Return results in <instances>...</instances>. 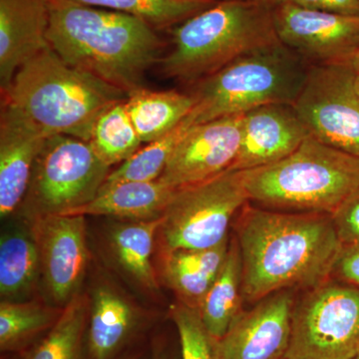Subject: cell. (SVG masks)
<instances>
[{"mask_svg": "<svg viewBox=\"0 0 359 359\" xmlns=\"http://www.w3.org/2000/svg\"><path fill=\"white\" fill-rule=\"evenodd\" d=\"M236 224L248 304L283 290L313 289L330 278L341 247L330 215L273 211L247 203Z\"/></svg>", "mask_w": 359, "mask_h": 359, "instance_id": "obj_1", "label": "cell"}, {"mask_svg": "<svg viewBox=\"0 0 359 359\" xmlns=\"http://www.w3.org/2000/svg\"><path fill=\"white\" fill-rule=\"evenodd\" d=\"M48 2L47 41L59 57L127 95L143 88L164 46L155 28L135 16L72 0Z\"/></svg>", "mask_w": 359, "mask_h": 359, "instance_id": "obj_2", "label": "cell"}, {"mask_svg": "<svg viewBox=\"0 0 359 359\" xmlns=\"http://www.w3.org/2000/svg\"><path fill=\"white\" fill-rule=\"evenodd\" d=\"M123 90L65 62L46 46L16 71L1 91L45 134L67 135L89 142L98 118L127 99Z\"/></svg>", "mask_w": 359, "mask_h": 359, "instance_id": "obj_3", "label": "cell"}, {"mask_svg": "<svg viewBox=\"0 0 359 359\" xmlns=\"http://www.w3.org/2000/svg\"><path fill=\"white\" fill-rule=\"evenodd\" d=\"M273 6L259 0H221L177 25L172 48L159 61L162 74L195 84L233 60L280 41Z\"/></svg>", "mask_w": 359, "mask_h": 359, "instance_id": "obj_4", "label": "cell"}, {"mask_svg": "<svg viewBox=\"0 0 359 359\" xmlns=\"http://www.w3.org/2000/svg\"><path fill=\"white\" fill-rule=\"evenodd\" d=\"M243 176L252 205L332 215L359 191V158L309 135L287 157Z\"/></svg>", "mask_w": 359, "mask_h": 359, "instance_id": "obj_5", "label": "cell"}, {"mask_svg": "<svg viewBox=\"0 0 359 359\" xmlns=\"http://www.w3.org/2000/svg\"><path fill=\"white\" fill-rule=\"evenodd\" d=\"M311 65L282 42L241 56L194 84V126L269 105H292L306 83Z\"/></svg>", "mask_w": 359, "mask_h": 359, "instance_id": "obj_6", "label": "cell"}, {"mask_svg": "<svg viewBox=\"0 0 359 359\" xmlns=\"http://www.w3.org/2000/svg\"><path fill=\"white\" fill-rule=\"evenodd\" d=\"M247 203L243 171L226 170L200 183L177 188L158 230L160 252L221 245L230 238L231 222Z\"/></svg>", "mask_w": 359, "mask_h": 359, "instance_id": "obj_7", "label": "cell"}, {"mask_svg": "<svg viewBox=\"0 0 359 359\" xmlns=\"http://www.w3.org/2000/svg\"><path fill=\"white\" fill-rule=\"evenodd\" d=\"M88 142L52 135L35 161L22 208L28 219L66 215L95 199L110 174Z\"/></svg>", "mask_w": 359, "mask_h": 359, "instance_id": "obj_8", "label": "cell"}, {"mask_svg": "<svg viewBox=\"0 0 359 359\" xmlns=\"http://www.w3.org/2000/svg\"><path fill=\"white\" fill-rule=\"evenodd\" d=\"M295 299L285 359H353L359 354V287L328 278Z\"/></svg>", "mask_w": 359, "mask_h": 359, "instance_id": "obj_9", "label": "cell"}, {"mask_svg": "<svg viewBox=\"0 0 359 359\" xmlns=\"http://www.w3.org/2000/svg\"><path fill=\"white\" fill-rule=\"evenodd\" d=\"M356 73L346 63L311 65L292 107L309 134L359 158V95Z\"/></svg>", "mask_w": 359, "mask_h": 359, "instance_id": "obj_10", "label": "cell"}, {"mask_svg": "<svg viewBox=\"0 0 359 359\" xmlns=\"http://www.w3.org/2000/svg\"><path fill=\"white\" fill-rule=\"evenodd\" d=\"M40 259V276L52 306L63 309L78 294L88 266L83 216L50 215L30 219Z\"/></svg>", "mask_w": 359, "mask_h": 359, "instance_id": "obj_11", "label": "cell"}, {"mask_svg": "<svg viewBox=\"0 0 359 359\" xmlns=\"http://www.w3.org/2000/svg\"><path fill=\"white\" fill-rule=\"evenodd\" d=\"M276 36L309 65L344 62L359 50V16L273 6Z\"/></svg>", "mask_w": 359, "mask_h": 359, "instance_id": "obj_12", "label": "cell"}, {"mask_svg": "<svg viewBox=\"0 0 359 359\" xmlns=\"http://www.w3.org/2000/svg\"><path fill=\"white\" fill-rule=\"evenodd\" d=\"M297 290H283L243 311L228 332L214 339L216 359H285Z\"/></svg>", "mask_w": 359, "mask_h": 359, "instance_id": "obj_13", "label": "cell"}, {"mask_svg": "<svg viewBox=\"0 0 359 359\" xmlns=\"http://www.w3.org/2000/svg\"><path fill=\"white\" fill-rule=\"evenodd\" d=\"M244 114L226 116L192 127L175 149L160 181L180 188L230 169L242 144Z\"/></svg>", "mask_w": 359, "mask_h": 359, "instance_id": "obj_14", "label": "cell"}, {"mask_svg": "<svg viewBox=\"0 0 359 359\" xmlns=\"http://www.w3.org/2000/svg\"><path fill=\"white\" fill-rule=\"evenodd\" d=\"M34 122L13 104L1 100L0 112V216L20 209L35 161L48 138Z\"/></svg>", "mask_w": 359, "mask_h": 359, "instance_id": "obj_15", "label": "cell"}, {"mask_svg": "<svg viewBox=\"0 0 359 359\" xmlns=\"http://www.w3.org/2000/svg\"><path fill=\"white\" fill-rule=\"evenodd\" d=\"M309 135L292 105L269 104L248 111L240 151L229 170L248 171L278 162L294 152Z\"/></svg>", "mask_w": 359, "mask_h": 359, "instance_id": "obj_16", "label": "cell"}, {"mask_svg": "<svg viewBox=\"0 0 359 359\" xmlns=\"http://www.w3.org/2000/svg\"><path fill=\"white\" fill-rule=\"evenodd\" d=\"M48 0H0L1 91L28 59L48 46Z\"/></svg>", "mask_w": 359, "mask_h": 359, "instance_id": "obj_17", "label": "cell"}, {"mask_svg": "<svg viewBox=\"0 0 359 359\" xmlns=\"http://www.w3.org/2000/svg\"><path fill=\"white\" fill-rule=\"evenodd\" d=\"M87 346L91 359H111L136 334L140 309L110 283L97 285L89 299Z\"/></svg>", "mask_w": 359, "mask_h": 359, "instance_id": "obj_18", "label": "cell"}, {"mask_svg": "<svg viewBox=\"0 0 359 359\" xmlns=\"http://www.w3.org/2000/svg\"><path fill=\"white\" fill-rule=\"evenodd\" d=\"M230 238L212 249L160 252V280L176 294L179 302L200 308L223 268Z\"/></svg>", "mask_w": 359, "mask_h": 359, "instance_id": "obj_19", "label": "cell"}, {"mask_svg": "<svg viewBox=\"0 0 359 359\" xmlns=\"http://www.w3.org/2000/svg\"><path fill=\"white\" fill-rule=\"evenodd\" d=\"M176 189L159 179L124 182L100 191L88 204L66 215L105 216L131 222L152 221L163 216Z\"/></svg>", "mask_w": 359, "mask_h": 359, "instance_id": "obj_20", "label": "cell"}, {"mask_svg": "<svg viewBox=\"0 0 359 359\" xmlns=\"http://www.w3.org/2000/svg\"><path fill=\"white\" fill-rule=\"evenodd\" d=\"M162 217L152 221L116 223L107 231V249L111 259L132 285L149 294L159 290L152 263Z\"/></svg>", "mask_w": 359, "mask_h": 359, "instance_id": "obj_21", "label": "cell"}, {"mask_svg": "<svg viewBox=\"0 0 359 359\" xmlns=\"http://www.w3.org/2000/svg\"><path fill=\"white\" fill-rule=\"evenodd\" d=\"M137 134L143 144H149L171 132L188 117L195 106L192 94L176 90L152 91L135 90L125 101Z\"/></svg>", "mask_w": 359, "mask_h": 359, "instance_id": "obj_22", "label": "cell"}, {"mask_svg": "<svg viewBox=\"0 0 359 359\" xmlns=\"http://www.w3.org/2000/svg\"><path fill=\"white\" fill-rule=\"evenodd\" d=\"M242 283V255L238 238L233 233L223 268L198 309L203 323L212 339L223 337L238 314L244 311Z\"/></svg>", "mask_w": 359, "mask_h": 359, "instance_id": "obj_23", "label": "cell"}, {"mask_svg": "<svg viewBox=\"0 0 359 359\" xmlns=\"http://www.w3.org/2000/svg\"><path fill=\"white\" fill-rule=\"evenodd\" d=\"M40 276L39 247L32 231H9L0 238V294L4 301L25 302Z\"/></svg>", "mask_w": 359, "mask_h": 359, "instance_id": "obj_24", "label": "cell"}, {"mask_svg": "<svg viewBox=\"0 0 359 359\" xmlns=\"http://www.w3.org/2000/svg\"><path fill=\"white\" fill-rule=\"evenodd\" d=\"M62 309L39 302H7L0 304V349L20 351L55 325Z\"/></svg>", "mask_w": 359, "mask_h": 359, "instance_id": "obj_25", "label": "cell"}, {"mask_svg": "<svg viewBox=\"0 0 359 359\" xmlns=\"http://www.w3.org/2000/svg\"><path fill=\"white\" fill-rule=\"evenodd\" d=\"M89 304L87 295L75 297L28 359H82Z\"/></svg>", "mask_w": 359, "mask_h": 359, "instance_id": "obj_26", "label": "cell"}, {"mask_svg": "<svg viewBox=\"0 0 359 359\" xmlns=\"http://www.w3.org/2000/svg\"><path fill=\"white\" fill-rule=\"evenodd\" d=\"M125 101L111 106L100 115L88 142L99 159L109 167L130 159L143 144L130 118Z\"/></svg>", "mask_w": 359, "mask_h": 359, "instance_id": "obj_27", "label": "cell"}, {"mask_svg": "<svg viewBox=\"0 0 359 359\" xmlns=\"http://www.w3.org/2000/svg\"><path fill=\"white\" fill-rule=\"evenodd\" d=\"M78 4L135 16L156 30L166 29L193 18L218 0H72ZM221 1V0H219Z\"/></svg>", "mask_w": 359, "mask_h": 359, "instance_id": "obj_28", "label": "cell"}, {"mask_svg": "<svg viewBox=\"0 0 359 359\" xmlns=\"http://www.w3.org/2000/svg\"><path fill=\"white\" fill-rule=\"evenodd\" d=\"M192 127L193 123L187 117L171 132L137 151L130 159L110 172L100 191L124 182H151L159 179L177 145Z\"/></svg>", "mask_w": 359, "mask_h": 359, "instance_id": "obj_29", "label": "cell"}, {"mask_svg": "<svg viewBox=\"0 0 359 359\" xmlns=\"http://www.w3.org/2000/svg\"><path fill=\"white\" fill-rule=\"evenodd\" d=\"M170 313L178 330L182 359H216L214 339L203 323L199 309L178 302Z\"/></svg>", "mask_w": 359, "mask_h": 359, "instance_id": "obj_30", "label": "cell"}, {"mask_svg": "<svg viewBox=\"0 0 359 359\" xmlns=\"http://www.w3.org/2000/svg\"><path fill=\"white\" fill-rule=\"evenodd\" d=\"M330 216L341 245L359 244V191Z\"/></svg>", "mask_w": 359, "mask_h": 359, "instance_id": "obj_31", "label": "cell"}, {"mask_svg": "<svg viewBox=\"0 0 359 359\" xmlns=\"http://www.w3.org/2000/svg\"><path fill=\"white\" fill-rule=\"evenodd\" d=\"M330 278L359 287V244L341 245L332 264Z\"/></svg>", "mask_w": 359, "mask_h": 359, "instance_id": "obj_32", "label": "cell"}, {"mask_svg": "<svg viewBox=\"0 0 359 359\" xmlns=\"http://www.w3.org/2000/svg\"><path fill=\"white\" fill-rule=\"evenodd\" d=\"M283 4L342 15L359 16V0H273V6Z\"/></svg>", "mask_w": 359, "mask_h": 359, "instance_id": "obj_33", "label": "cell"}, {"mask_svg": "<svg viewBox=\"0 0 359 359\" xmlns=\"http://www.w3.org/2000/svg\"><path fill=\"white\" fill-rule=\"evenodd\" d=\"M340 63H346L356 74H359V50L354 52L351 57L347 58L344 62Z\"/></svg>", "mask_w": 359, "mask_h": 359, "instance_id": "obj_34", "label": "cell"}, {"mask_svg": "<svg viewBox=\"0 0 359 359\" xmlns=\"http://www.w3.org/2000/svg\"><path fill=\"white\" fill-rule=\"evenodd\" d=\"M153 359H168L166 354L162 353V351H156L154 354H153Z\"/></svg>", "mask_w": 359, "mask_h": 359, "instance_id": "obj_35", "label": "cell"}, {"mask_svg": "<svg viewBox=\"0 0 359 359\" xmlns=\"http://www.w3.org/2000/svg\"><path fill=\"white\" fill-rule=\"evenodd\" d=\"M355 88H356V91H358V95H359V74H356Z\"/></svg>", "mask_w": 359, "mask_h": 359, "instance_id": "obj_36", "label": "cell"}, {"mask_svg": "<svg viewBox=\"0 0 359 359\" xmlns=\"http://www.w3.org/2000/svg\"><path fill=\"white\" fill-rule=\"evenodd\" d=\"M259 1L268 2V4H271V6H273V0H259Z\"/></svg>", "mask_w": 359, "mask_h": 359, "instance_id": "obj_37", "label": "cell"}, {"mask_svg": "<svg viewBox=\"0 0 359 359\" xmlns=\"http://www.w3.org/2000/svg\"><path fill=\"white\" fill-rule=\"evenodd\" d=\"M353 359H359V354L358 356H355V358H354Z\"/></svg>", "mask_w": 359, "mask_h": 359, "instance_id": "obj_38", "label": "cell"}, {"mask_svg": "<svg viewBox=\"0 0 359 359\" xmlns=\"http://www.w3.org/2000/svg\"><path fill=\"white\" fill-rule=\"evenodd\" d=\"M218 1H219V0H218Z\"/></svg>", "mask_w": 359, "mask_h": 359, "instance_id": "obj_39", "label": "cell"}, {"mask_svg": "<svg viewBox=\"0 0 359 359\" xmlns=\"http://www.w3.org/2000/svg\"><path fill=\"white\" fill-rule=\"evenodd\" d=\"M11 359H13V358H11Z\"/></svg>", "mask_w": 359, "mask_h": 359, "instance_id": "obj_40", "label": "cell"}]
</instances>
